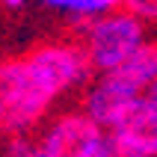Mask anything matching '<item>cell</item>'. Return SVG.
<instances>
[{
	"label": "cell",
	"mask_w": 157,
	"mask_h": 157,
	"mask_svg": "<svg viewBox=\"0 0 157 157\" xmlns=\"http://www.w3.org/2000/svg\"><path fill=\"white\" fill-rule=\"evenodd\" d=\"M124 6L131 9L142 24H154L157 27V0H124Z\"/></svg>",
	"instance_id": "obj_9"
},
{
	"label": "cell",
	"mask_w": 157,
	"mask_h": 157,
	"mask_svg": "<svg viewBox=\"0 0 157 157\" xmlns=\"http://www.w3.org/2000/svg\"><path fill=\"white\" fill-rule=\"evenodd\" d=\"M116 71H119L131 86L145 92V86L157 80V39H145Z\"/></svg>",
	"instance_id": "obj_6"
},
{
	"label": "cell",
	"mask_w": 157,
	"mask_h": 157,
	"mask_svg": "<svg viewBox=\"0 0 157 157\" xmlns=\"http://www.w3.org/2000/svg\"><path fill=\"white\" fill-rule=\"evenodd\" d=\"M142 42H145V24L131 9L119 6L92 18L86 24V36H83V48L98 74L116 71Z\"/></svg>",
	"instance_id": "obj_3"
},
{
	"label": "cell",
	"mask_w": 157,
	"mask_h": 157,
	"mask_svg": "<svg viewBox=\"0 0 157 157\" xmlns=\"http://www.w3.org/2000/svg\"><path fill=\"white\" fill-rule=\"evenodd\" d=\"M30 0H0V6H6V9H24Z\"/></svg>",
	"instance_id": "obj_11"
},
{
	"label": "cell",
	"mask_w": 157,
	"mask_h": 157,
	"mask_svg": "<svg viewBox=\"0 0 157 157\" xmlns=\"http://www.w3.org/2000/svg\"><path fill=\"white\" fill-rule=\"evenodd\" d=\"M39 157H113V140L86 110L59 113L36 136Z\"/></svg>",
	"instance_id": "obj_2"
},
{
	"label": "cell",
	"mask_w": 157,
	"mask_h": 157,
	"mask_svg": "<svg viewBox=\"0 0 157 157\" xmlns=\"http://www.w3.org/2000/svg\"><path fill=\"white\" fill-rule=\"evenodd\" d=\"M62 95L68 86L44 44L0 59V136L33 133Z\"/></svg>",
	"instance_id": "obj_1"
},
{
	"label": "cell",
	"mask_w": 157,
	"mask_h": 157,
	"mask_svg": "<svg viewBox=\"0 0 157 157\" xmlns=\"http://www.w3.org/2000/svg\"><path fill=\"white\" fill-rule=\"evenodd\" d=\"M44 9H51L56 15H68V18H77V21H92V18L110 12L113 0H39Z\"/></svg>",
	"instance_id": "obj_7"
},
{
	"label": "cell",
	"mask_w": 157,
	"mask_h": 157,
	"mask_svg": "<svg viewBox=\"0 0 157 157\" xmlns=\"http://www.w3.org/2000/svg\"><path fill=\"white\" fill-rule=\"evenodd\" d=\"M107 131L113 157H157V107L145 95L136 98Z\"/></svg>",
	"instance_id": "obj_4"
},
{
	"label": "cell",
	"mask_w": 157,
	"mask_h": 157,
	"mask_svg": "<svg viewBox=\"0 0 157 157\" xmlns=\"http://www.w3.org/2000/svg\"><path fill=\"white\" fill-rule=\"evenodd\" d=\"M113 6H124V0H113Z\"/></svg>",
	"instance_id": "obj_12"
},
{
	"label": "cell",
	"mask_w": 157,
	"mask_h": 157,
	"mask_svg": "<svg viewBox=\"0 0 157 157\" xmlns=\"http://www.w3.org/2000/svg\"><path fill=\"white\" fill-rule=\"evenodd\" d=\"M142 95H145V98H148V101H151V104L157 107V80H154V83H148V86H145V92H142Z\"/></svg>",
	"instance_id": "obj_10"
},
{
	"label": "cell",
	"mask_w": 157,
	"mask_h": 157,
	"mask_svg": "<svg viewBox=\"0 0 157 157\" xmlns=\"http://www.w3.org/2000/svg\"><path fill=\"white\" fill-rule=\"evenodd\" d=\"M142 92L136 86H131L119 71H101V77L86 89L83 95V110H86L98 124H116V119L128 110V107L140 98Z\"/></svg>",
	"instance_id": "obj_5"
},
{
	"label": "cell",
	"mask_w": 157,
	"mask_h": 157,
	"mask_svg": "<svg viewBox=\"0 0 157 157\" xmlns=\"http://www.w3.org/2000/svg\"><path fill=\"white\" fill-rule=\"evenodd\" d=\"M6 151L9 157H39L36 154V140H30V133H18V136H6Z\"/></svg>",
	"instance_id": "obj_8"
}]
</instances>
